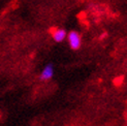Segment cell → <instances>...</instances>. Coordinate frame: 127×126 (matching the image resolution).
Here are the masks:
<instances>
[{
	"instance_id": "2",
	"label": "cell",
	"mask_w": 127,
	"mask_h": 126,
	"mask_svg": "<svg viewBox=\"0 0 127 126\" xmlns=\"http://www.w3.org/2000/svg\"><path fill=\"white\" fill-rule=\"evenodd\" d=\"M53 75H54V65L52 63H50V64H48L43 68V70L41 71L39 78L41 81H48L50 79H52Z\"/></svg>"
},
{
	"instance_id": "3",
	"label": "cell",
	"mask_w": 127,
	"mask_h": 126,
	"mask_svg": "<svg viewBox=\"0 0 127 126\" xmlns=\"http://www.w3.org/2000/svg\"><path fill=\"white\" fill-rule=\"evenodd\" d=\"M66 35L67 33L64 29H56L53 32V38L57 42H61L66 38Z\"/></svg>"
},
{
	"instance_id": "1",
	"label": "cell",
	"mask_w": 127,
	"mask_h": 126,
	"mask_svg": "<svg viewBox=\"0 0 127 126\" xmlns=\"http://www.w3.org/2000/svg\"><path fill=\"white\" fill-rule=\"evenodd\" d=\"M68 42H69V46L72 50H78L81 47V35L79 32L77 31H71L70 33L68 34Z\"/></svg>"
}]
</instances>
